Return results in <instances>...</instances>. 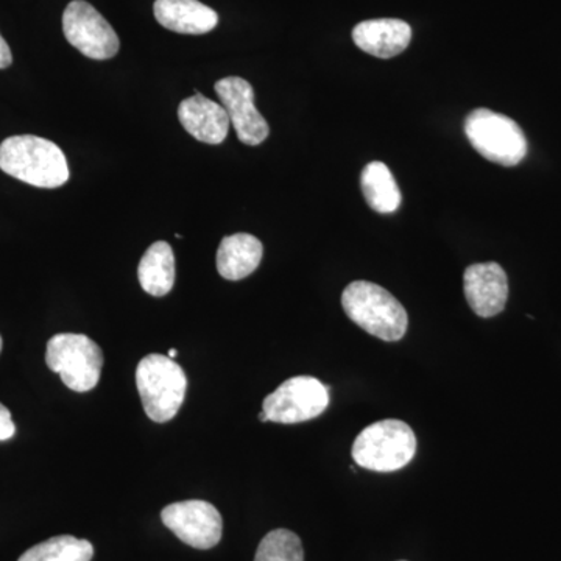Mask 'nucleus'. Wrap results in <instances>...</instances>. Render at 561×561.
Returning a JSON list of instances; mask_svg holds the SVG:
<instances>
[{
  "label": "nucleus",
  "mask_w": 561,
  "mask_h": 561,
  "mask_svg": "<svg viewBox=\"0 0 561 561\" xmlns=\"http://www.w3.org/2000/svg\"><path fill=\"white\" fill-rule=\"evenodd\" d=\"M0 169L13 179L43 190L68 183L69 165L57 144L39 136H11L0 144Z\"/></svg>",
  "instance_id": "f257e3e1"
},
{
  "label": "nucleus",
  "mask_w": 561,
  "mask_h": 561,
  "mask_svg": "<svg viewBox=\"0 0 561 561\" xmlns=\"http://www.w3.org/2000/svg\"><path fill=\"white\" fill-rule=\"evenodd\" d=\"M343 311L373 337L397 342L408 332L409 317L389 290L368 280H354L342 294Z\"/></svg>",
  "instance_id": "f03ea898"
},
{
  "label": "nucleus",
  "mask_w": 561,
  "mask_h": 561,
  "mask_svg": "<svg viewBox=\"0 0 561 561\" xmlns=\"http://www.w3.org/2000/svg\"><path fill=\"white\" fill-rule=\"evenodd\" d=\"M136 386L147 416L154 423H168L186 397V373L171 357L149 354L136 368Z\"/></svg>",
  "instance_id": "7ed1b4c3"
},
{
  "label": "nucleus",
  "mask_w": 561,
  "mask_h": 561,
  "mask_svg": "<svg viewBox=\"0 0 561 561\" xmlns=\"http://www.w3.org/2000/svg\"><path fill=\"white\" fill-rule=\"evenodd\" d=\"M416 437L409 424L383 420L365 427L353 445V459L365 470L393 472L412 461Z\"/></svg>",
  "instance_id": "20e7f679"
},
{
  "label": "nucleus",
  "mask_w": 561,
  "mask_h": 561,
  "mask_svg": "<svg viewBox=\"0 0 561 561\" xmlns=\"http://www.w3.org/2000/svg\"><path fill=\"white\" fill-rule=\"evenodd\" d=\"M465 133L485 160L504 168L519 164L527 154V139L518 124L504 114L486 108L471 111Z\"/></svg>",
  "instance_id": "39448f33"
},
{
  "label": "nucleus",
  "mask_w": 561,
  "mask_h": 561,
  "mask_svg": "<svg viewBox=\"0 0 561 561\" xmlns=\"http://www.w3.org/2000/svg\"><path fill=\"white\" fill-rule=\"evenodd\" d=\"M46 364L68 389L84 393L101 381V346L84 334H57L47 342Z\"/></svg>",
  "instance_id": "423d86ee"
},
{
  "label": "nucleus",
  "mask_w": 561,
  "mask_h": 561,
  "mask_svg": "<svg viewBox=\"0 0 561 561\" xmlns=\"http://www.w3.org/2000/svg\"><path fill=\"white\" fill-rule=\"evenodd\" d=\"M330 404V390L312 376H297L280 383L262 404L268 421L297 424L317 419Z\"/></svg>",
  "instance_id": "0eeeda50"
},
{
  "label": "nucleus",
  "mask_w": 561,
  "mask_h": 561,
  "mask_svg": "<svg viewBox=\"0 0 561 561\" xmlns=\"http://www.w3.org/2000/svg\"><path fill=\"white\" fill-rule=\"evenodd\" d=\"M62 31L70 46L91 60H110L119 51V36L91 3L73 0L62 14Z\"/></svg>",
  "instance_id": "6e6552de"
},
{
  "label": "nucleus",
  "mask_w": 561,
  "mask_h": 561,
  "mask_svg": "<svg viewBox=\"0 0 561 561\" xmlns=\"http://www.w3.org/2000/svg\"><path fill=\"white\" fill-rule=\"evenodd\" d=\"M161 519L168 529L191 548L208 551L221 540L224 522L210 502H175L161 512Z\"/></svg>",
  "instance_id": "1a4fd4ad"
},
{
  "label": "nucleus",
  "mask_w": 561,
  "mask_h": 561,
  "mask_svg": "<svg viewBox=\"0 0 561 561\" xmlns=\"http://www.w3.org/2000/svg\"><path fill=\"white\" fill-rule=\"evenodd\" d=\"M221 106L227 110L228 117L238 138L247 146H260L267 139L271 128L254 105V91L249 81L241 77H227L216 83Z\"/></svg>",
  "instance_id": "9d476101"
},
{
  "label": "nucleus",
  "mask_w": 561,
  "mask_h": 561,
  "mask_svg": "<svg viewBox=\"0 0 561 561\" xmlns=\"http://www.w3.org/2000/svg\"><path fill=\"white\" fill-rule=\"evenodd\" d=\"M463 290L468 305L483 319L504 311L508 298V279L496 262L474 264L465 271Z\"/></svg>",
  "instance_id": "9b49d317"
},
{
  "label": "nucleus",
  "mask_w": 561,
  "mask_h": 561,
  "mask_svg": "<svg viewBox=\"0 0 561 561\" xmlns=\"http://www.w3.org/2000/svg\"><path fill=\"white\" fill-rule=\"evenodd\" d=\"M179 119L191 136L210 146L224 142L231 125L221 103L210 101L197 91L180 103Z\"/></svg>",
  "instance_id": "f8f14e48"
},
{
  "label": "nucleus",
  "mask_w": 561,
  "mask_h": 561,
  "mask_svg": "<svg viewBox=\"0 0 561 561\" xmlns=\"http://www.w3.org/2000/svg\"><path fill=\"white\" fill-rule=\"evenodd\" d=\"M353 41L360 50L389 60L408 49L412 41V28L401 20L364 21L354 27Z\"/></svg>",
  "instance_id": "ddd939ff"
},
{
  "label": "nucleus",
  "mask_w": 561,
  "mask_h": 561,
  "mask_svg": "<svg viewBox=\"0 0 561 561\" xmlns=\"http://www.w3.org/2000/svg\"><path fill=\"white\" fill-rule=\"evenodd\" d=\"M153 11L162 27L181 35H205L219 24V14L198 0H157Z\"/></svg>",
  "instance_id": "4468645a"
},
{
  "label": "nucleus",
  "mask_w": 561,
  "mask_h": 561,
  "mask_svg": "<svg viewBox=\"0 0 561 561\" xmlns=\"http://www.w3.org/2000/svg\"><path fill=\"white\" fill-rule=\"evenodd\" d=\"M262 256L264 247L260 239L245 232L228 236L217 251V271L221 278L243 279L260 267Z\"/></svg>",
  "instance_id": "2eb2a0df"
},
{
  "label": "nucleus",
  "mask_w": 561,
  "mask_h": 561,
  "mask_svg": "<svg viewBox=\"0 0 561 561\" xmlns=\"http://www.w3.org/2000/svg\"><path fill=\"white\" fill-rule=\"evenodd\" d=\"M140 287L151 297H165L175 284V256L168 242H154L139 262Z\"/></svg>",
  "instance_id": "dca6fc26"
},
{
  "label": "nucleus",
  "mask_w": 561,
  "mask_h": 561,
  "mask_svg": "<svg viewBox=\"0 0 561 561\" xmlns=\"http://www.w3.org/2000/svg\"><path fill=\"white\" fill-rule=\"evenodd\" d=\"M365 201L379 214H391L401 206V191L393 173L383 162L373 161L360 173Z\"/></svg>",
  "instance_id": "f3484780"
},
{
  "label": "nucleus",
  "mask_w": 561,
  "mask_h": 561,
  "mask_svg": "<svg viewBox=\"0 0 561 561\" xmlns=\"http://www.w3.org/2000/svg\"><path fill=\"white\" fill-rule=\"evenodd\" d=\"M92 557L94 548L90 541L60 535L33 546L18 561H91Z\"/></svg>",
  "instance_id": "a211bd4d"
},
{
  "label": "nucleus",
  "mask_w": 561,
  "mask_h": 561,
  "mask_svg": "<svg viewBox=\"0 0 561 561\" xmlns=\"http://www.w3.org/2000/svg\"><path fill=\"white\" fill-rule=\"evenodd\" d=\"M254 561H305L300 537L287 529L272 530L262 538Z\"/></svg>",
  "instance_id": "6ab92c4d"
},
{
  "label": "nucleus",
  "mask_w": 561,
  "mask_h": 561,
  "mask_svg": "<svg viewBox=\"0 0 561 561\" xmlns=\"http://www.w3.org/2000/svg\"><path fill=\"white\" fill-rule=\"evenodd\" d=\"M16 434V426L11 420V412L0 402V442L10 440Z\"/></svg>",
  "instance_id": "aec40b11"
},
{
  "label": "nucleus",
  "mask_w": 561,
  "mask_h": 561,
  "mask_svg": "<svg viewBox=\"0 0 561 561\" xmlns=\"http://www.w3.org/2000/svg\"><path fill=\"white\" fill-rule=\"evenodd\" d=\"M11 62H13V55H11L9 44L0 35V69L9 68Z\"/></svg>",
  "instance_id": "412c9836"
},
{
  "label": "nucleus",
  "mask_w": 561,
  "mask_h": 561,
  "mask_svg": "<svg viewBox=\"0 0 561 561\" xmlns=\"http://www.w3.org/2000/svg\"><path fill=\"white\" fill-rule=\"evenodd\" d=\"M260 420L262 421V423H268L267 413H265L264 411H262V412L260 413Z\"/></svg>",
  "instance_id": "4be33fe9"
},
{
  "label": "nucleus",
  "mask_w": 561,
  "mask_h": 561,
  "mask_svg": "<svg viewBox=\"0 0 561 561\" xmlns=\"http://www.w3.org/2000/svg\"><path fill=\"white\" fill-rule=\"evenodd\" d=\"M176 356H179V351L173 350V348L171 351H169V357H171V359H173V357H176Z\"/></svg>",
  "instance_id": "5701e85b"
},
{
  "label": "nucleus",
  "mask_w": 561,
  "mask_h": 561,
  "mask_svg": "<svg viewBox=\"0 0 561 561\" xmlns=\"http://www.w3.org/2000/svg\"><path fill=\"white\" fill-rule=\"evenodd\" d=\"M2 345H3L2 337H0V351H2Z\"/></svg>",
  "instance_id": "b1692460"
}]
</instances>
